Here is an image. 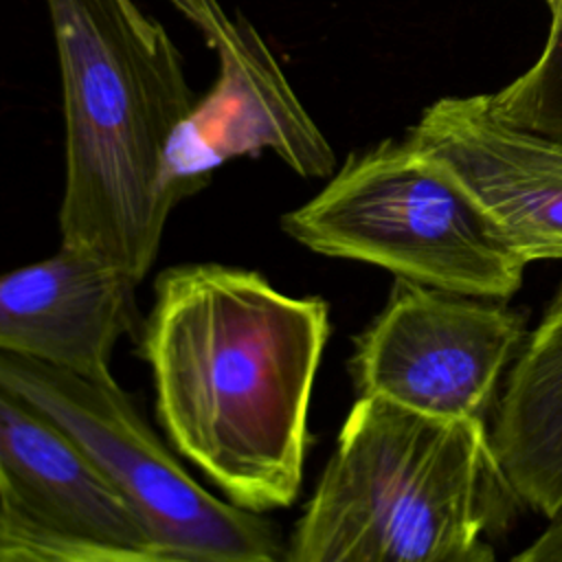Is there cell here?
<instances>
[{"label":"cell","mask_w":562,"mask_h":562,"mask_svg":"<svg viewBox=\"0 0 562 562\" xmlns=\"http://www.w3.org/2000/svg\"><path fill=\"white\" fill-rule=\"evenodd\" d=\"M138 281L72 246L0 274V351L79 373H108L116 345L140 331Z\"/></svg>","instance_id":"obj_10"},{"label":"cell","mask_w":562,"mask_h":562,"mask_svg":"<svg viewBox=\"0 0 562 562\" xmlns=\"http://www.w3.org/2000/svg\"><path fill=\"white\" fill-rule=\"evenodd\" d=\"M525 338V314L503 299L395 277L386 305L353 340L349 371L358 395L437 417L487 419Z\"/></svg>","instance_id":"obj_6"},{"label":"cell","mask_w":562,"mask_h":562,"mask_svg":"<svg viewBox=\"0 0 562 562\" xmlns=\"http://www.w3.org/2000/svg\"><path fill=\"white\" fill-rule=\"evenodd\" d=\"M204 35L220 72L193 103L169 151L176 200L195 193L211 173L241 156L272 151L296 176L329 178L336 156L307 114L261 35L220 0H167Z\"/></svg>","instance_id":"obj_8"},{"label":"cell","mask_w":562,"mask_h":562,"mask_svg":"<svg viewBox=\"0 0 562 562\" xmlns=\"http://www.w3.org/2000/svg\"><path fill=\"white\" fill-rule=\"evenodd\" d=\"M487 430L525 509L562 516V283L512 360Z\"/></svg>","instance_id":"obj_11"},{"label":"cell","mask_w":562,"mask_h":562,"mask_svg":"<svg viewBox=\"0 0 562 562\" xmlns=\"http://www.w3.org/2000/svg\"><path fill=\"white\" fill-rule=\"evenodd\" d=\"M544 4H547V9H549V13H553V11L562 4V0H544Z\"/></svg>","instance_id":"obj_15"},{"label":"cell","mask_w":562,"mask_h":562,"mask_svg":"<svg viewBox=\"0 0 562 562\" xmlns=\"http://www.w3.org/2000/svg\"><path fill=\"white\" fill-rule=\"evenodd\" d=\"M525 509L485 419L358 395L285 542L288 562H494Z\"/></svg>","instance_id":"obj_3"},{"label":"cell","mask_w":562,"mask_h":562,"mask_svg":"<svg viewBox=\"0 0 562 562\" xmlns=\"http://www.w3.org/2000/svg\"><path fill=\"white\" fill-rule=\"evenodd\" d=\"M0 514L18 562H160L83 450L0 380Z\"/></svg>","instance_id":"obj_7"},{"label":"cell","mask_w":562,"mask_h":562,"mask_svg":"<svg viewBox=\"0 0 562 562\" xmlns=\"http://www.w3.org/2000/svg\"><path fill=\"white\" fill-rule=\"evenodd\" d=\"M281 228L318 255L483 299L507 301L529 263L452 169L406 138L349 154Z\"/></svg>","instance_id":"obj_4"},{"label":"cell","mask_w":562,"mask_h":562,"mask_svg":"<svg viewBox=\"0 0 562 562\" xmlns=\"http://www.w3.org/2000/svg\"><path fill=\"white\" fill-rule=\"evenodd\" d=\"M329 305L224 263L162 270L138 331L156 417L178 454L250 512L296 501Z\"/></svg>","instance_id":"obj_1"},{"label":"cell","mask_w":562,"mask_h":562,"mask_svg":"<svg viewBox=\"0 0 562 562\" xmlns=\"http://www.w3.org/2000/svg\"><path fill=\"white\" fill-rule=\"evenodd\" d=\"M0 562H18V553H15V544L11 540V533L7 529V522L0 514Z\"/></svg>","instance_id":"obj_14"},{"label":"cell","mask_w":562,"mask_h":562,"mask_svg":"<svg viewBox=\"0 0 562 562\" xmlns=\"http://www.w3.org/2000/svg\"><path fill=\"white\" fill-rule=\"evenodd\" d=\"M64 103L59 244L138 283L178 204L169 151L195 97L169 33L134 0H44Z\"/></svg>","instance_id":"obj_2"},{"label":"cell","mask_w":562,"mask_h":562,"mask_svg":"<svg viewBox=\"0 0 562 562\" xmlns=\"http://www.w3.org/2000/svg\"><path fill=\"white\" fill-rule=\"evenodd\" d=\"M492 112L516 127L562 138V4L538 61L518 79L490 94Z\"/></svg>","instance_id":"obj_12"},{"label":"cell","mask_w":562,"mask_h":562,"mask_svg":"<svg viewBox=\"0 0 562 562\" xmlns=\"http://www.w3.org/2000/svg\"><path fill=\"white\" fill-rule=\"evenodd\" d=\"M0 380L68 432L140 520L160 562L285 560L279 527L261 512L206 492L145 422L112 371L79 373L0 351Z\"/></svg>","instance_id":"obj_5"},{"label":"cell","mask_w":562,"mask_h":562,"mask_svg":"<svg viewBox=\"0 0 562 562\" xmlns=\"http://www.w3.org/2000/svg\"><path fill=\"white\" fill-rule=\"evenodd\" d=\"M514 562H562V516L553 518L549 529L516 553Z\"/></svg>","instance_id":"obj_13"},{"label":"cell","mask_w":562,"mask_h":562,"mask_svg":"<svg viewBox=\"0 0 562 562\" xmlns=\"http://www.w3.org/2000/svg\"><path fill=\"white\" fill-rule=\"evenodd\" d=\"M404 138L450 167L529 263L562 259V138L501 121L490 94L430 103Z\"/></svg>","instance_id":"obj_9"}]
</instances>
